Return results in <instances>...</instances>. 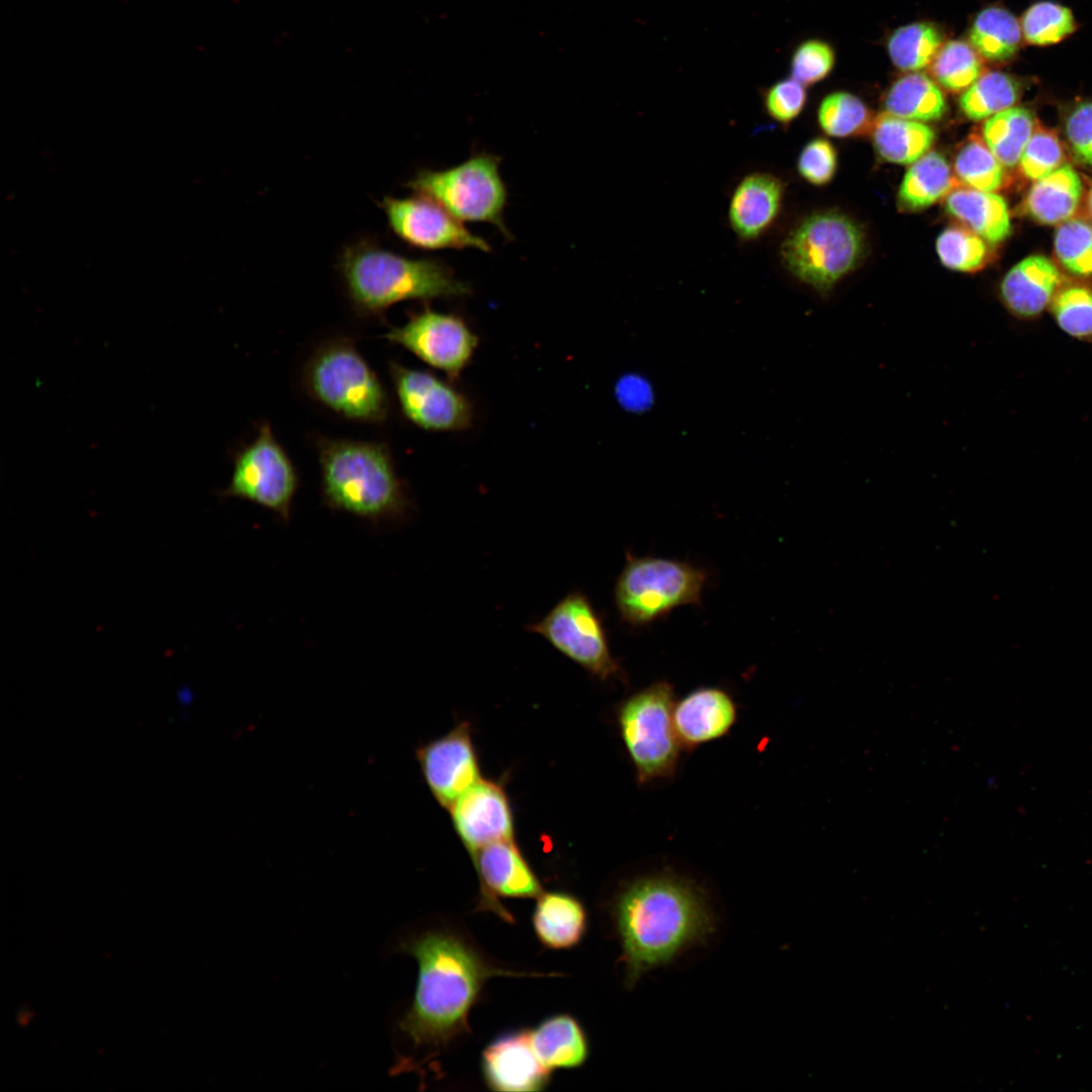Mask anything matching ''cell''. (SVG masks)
<instances>
[{
  "mask_svg": "<svg viewBox=\"0 0 1092 1092\" xmlns=\"http://www.w3.org/2000/svg\"><path fill=\"white\" fill-rule=\"evenodd\" d=\"M1020 92V83L1014 76L989 71L962 93L959 107L968 119L981 121L1014 106Z\"/></svg>",
  "mask_w": 1092,
  "mask_h": 1092,
  "instance_id": "cell-31",
  "label": "cell"
},
{
  "mask_svg": "<svg viewBox=\"0 0 1092 1092\" xmlns=\"http://www.w3.org/2000/svg\"><path fill=\"white\" fill-rule=\"evenodd\" d=\"M532 1046L549 1070L580 1067L587 1059L588 1043L578 1022L567 1014L550 1017L530 1030Z\"/></svg>",
  "mask_w": 1092,
  "mask_h": 1092,
  "instance_id": "cell-27",
  "label": "cell"
},
{
  "mask_svg": "<svg viewBox=\"0 0 1092 1092\" xmlns=\"http://www.w3.org/2000/svg\"><path fill=\"white\" fill-rule=\"evenodd\" d=\"M469 853L498 840L514 839V820L502 786L480 779L448 809Z\"/></svg>",
  "mask_w": 1092,
  "mask_h": 1092,
  "instance_id": "cell-17",
  "label": "cell"
},
{
  "mask_svg": "<svg viewBox=\"0 0 1092 1092\" xmlns=\"http://www.w3.org/2000/svg\"><path fill=\"white\" fill-rule=\"evenodd\" d=\"M1087 202H1088V209H1089V212H1090V214H1091V216H1092V188H1091V190H1090V192H1089V194H1088V200H1087Z\"/></svg>",
  "mask_w": 1092,
  "mask_h": 1092,
  "instance_id": "cell-45",
  "label": "cell"
},
{
  "mask_svg": "<svg viewBox=\"0 0 1092 1092\" xmlns=\"http://www.w3.org/2000/svg\"><path fill=\"white\" fill-rule=\"evenodd\" d=\"M1020 22L1022 37L1030 44H1055L1076 30L1072 11L1053 1H1039L1028 7Z\"/></svg>",
  "mask_w": 1092,
  "mask_h": 1092,
  "instance_id": "cell-37",
  "label": "cell"
},
{
  "mask_svg": "<svg viewBox=\"0 0 1092 1092\" xmlns=\"http://www.w3.org/2000/svg\"><path fill=\"white\" fill-rule=\"evenodd\" d=\"M480 886L478 909L488 910L507 922L514 919L500 904L503 898H538L541 884L514 839L491 842L472 852Z\"/></svg>",
  "mask_w": 1092,
  "mask_h": 1092,
  "instance_id": "cell-16",
  "label": "cell"
},
{
  "mask_svg": "<svg viewBox=\"0 0 1092 1092\" xmlns=\"http://www.w3.org/2000/svg\"><path fill=\"white\" fill-rule=\"evenodd\" d=\"M383 338L398 345L451 379L460 376L478 346V337L459 315L425 307Z\"/></svg>",
  "mask_w": 1092,
  "mask_h": 1092,
  "instance_id": "cell-12",
  "label": "cell"
},
{
  "mask_svg": "<svg viewBox=\"0 0 1092 1092\" xmlns=\"http://www.w3.org/2000/svg\"><path fill=\"white\" fill-rule=\"evenodd\" d=\"M297 487L296 468L265 422L253 442L236 453L231 481L220 494L255 503L288 522Z\"/></svg>",
  "mask_w": 1092,
  "mask_h": 1092,
  "instance_id": "cell-10",
  "label": "cell"
},
{
  "mask_svg": "<svg viewBox=\"0 0 1092 1092\" xmlns=\"http://www.w3.org/2000/svg\"><path fill=\"white\" fill-rule=\"evenodd\" d=\"M806 100L805 86L792 77L774 83L762 93L765 113L783 125L791 123L802 112Z\"/></svg>",
  "mask_w": 1092,
  "mask_h": 1092,
  "instance_id": "cell-42",
  "label": "cell"
},
{
  "mask_svg": "<svg viewBox=\"0 0 1092 1092\" xmlns=\"http://www.w3.org/2000/svg\"><path fill=\"white\" fill-rule=\"evenodd\" d=\"M706 580L704 569L687 562L629 556L615 585V604L624 622L645 625L676 607L700 604Z\"/></svg>",
  "mask_w": 1092,
  "mask_h": 1092,
  "instance_id": "cell-9",
  "label": "cell"
},
{
  "mask_svg": "<svg viewBox=\"0 0 1092 1092\" xmlns=\"http://www.w3.org/2000/svg\"><path fill=\"white\" fill-rule=\"evenodd\" d=\"M499 163L495 155L477 154L448 169L419 170L406 187L433 200L458 220L493 224L510 239L504 221L508 192Z\"/></svg>",
  "mask_w": 1092,
  "mask_h": 1092,
  "instance_id": "cell-8",
  "label": "cell"
},
{
  "mask_svg": "<svg viewBox=\"0 0 1092 1092\" xmlns=\"http://www.w3.org/2000/svg\"><path fill=\"white\" fill-rule=\"evenodd\" d=\"M612 915L628 988L647 972L704 943L715 931L703 889L672 872L640 876L625 884L614 899Z\"/></svg>",
  "mask_w": 1092,
  "mask_h": 1092,
  "instance_id": "cell-1",
  "label": "cell"
},
{
  "mask_svg": "<svg viewBox=\"0 0 1092 1092\" xmlns=\"http://www.w3.org/2000/svg\"><path fill=\"white\" fill-rule=\"evenodd\" d=\"M388 368L400 410L414 425L429 432H457L472 426V403L449 382L396 362Z\"/></svg>",
  "mask_w": 1092,
  "mask_h": 1092,
  "instance_id": "cell-13",
  "label": "cell"
},
{
  "mask_svg": "<svg viewBox=\"0 0 1092 1092\" xmlns=\"http://www.w3.org/2000/svg\"><path fill=\"white\" fill-rule=\"evenodd\" d=\"M870 135L876 153L885 161L910 165L929 152L935 131L924 122L882 112L875 116Z\"/></svg>",
  "mask_w": 1092,
  "mask_h": 1092,
  "instance_id": "cell-26",
  "label": "cell"
},
{
  "mask_svg": "<svg viewBox=\"0 0 1092 1092\" xmlns=\"http://www.w3.org/2000/svg\"><path fill=\"white\" fill-rule=\"evenodd\" d=\"M675 701L673 687L658 680L617 707L619 733L639 786L670 779L677 770L682 748L673 724Z\"/></svg>",
  "mask_w": 1092,
  "mask_h": 1092,
  "instance_id": "cell-7",
  "label": "cell"
},
{
  "mask_svg": "<svg viewBox=\"0 0 1092 1092\" xmlns=\"http://www.w3.org/2000/svg\"><path fill=\"white\" fill-rule=\"evenodd\" d=\"M834 60V52L827 42L819 39L806 40L793 53L792 78L804 86L813 85L830 73Z\"/></svg>",
  "mask_w": 1092,
  "mask_h": 1092,
  "instance_id": "cell-41",
  "label": "cell"
},
{
  "mask_svg": "<svg viewBox=\"0 0 1092 1092\" xmlns=\"http://www.w3.org/2000/svg\"><path fill=\"white\" fill-rule=\"evenodd\" d=\"M417 759L429 790L447 810L481 779L467 723L421 746Z\"/></svg>",
  "mask_w": 1092,
  "mask_h": 1092,
  "instance_id": "cell-15",
  "label": "cell"
},
{
  "mask_svg": "<svg viewBox=\"0 0 1092 1092\" xmlns=\"http://www.w3.org/2000/svg\"><path fill=\"white\" fill-rule=\"evenodd\" d=\"M943 206L957 223L989 244L1005 241L1011 234L1010 213L1005 199L994 193L959 186L943 198Z\"/></svg>",
  "mask_w": 1092,
  "mask_h": 1092,
  "instance_id": "cell-22",
  "label": "cell"
},
{
  "mask_svg": "<svg viewBox=\"0 0 1092 1092\" xmlns=\"http://www.w3.org/2000/svg\"><path fill=\"white\" fill-rule=\"evenodd\" d=\"M316 445L327 507L370 522L406 515L410 500L386 444L321 438Z\"/></svg>",
  "mask_w": 1092,
  "mask_h": 1092,
  "instance_id": "cell-4",
  "label": "cell"
},
{
  "mask_svg": "<svg viewBox=\"0 0 1092 1092\" xmlns=\"http://www.w3.org/2000/svg\"><path fill=\"white\" fill-rule=\"evenodd\" d=\"M863 253L861 229L853 219L833 210L802 219L780 249L785 268L822 295L857 267Z\"/></svg>",
  "mask_w": 1092,
  "mask_h": 1092,
  "instance_id": "cell-6",
  "label": "cell"
},
{
  "mask_svg": "<svg viewBox=\"0 0 1092 1092\" xmlns=\"http://www.w3.org/2000/svg\"><path fill=\"white\" fill-rule=\"evenodd\" d=\"M961 186L953 169L939 152L929 151L910 164L897 195L901 211L924 210Z\"/></svg>",
  "mask_w": 1092,
  "mask_h": 1092,
  "instance_id": "cell-23",
  "label": "cell"
},
{
  "mask_svg": "<svg viewBox=\"0 0 1092 1092\" xmlns=\"http://www.w3.org/2000/svg\"><path fill=\"white\" fill-rule=\"evenodd\" d=\"M1063 161L1064 150L1057 134L1036 124L1018 163L1021 173L1036 181L1062 166Z\"/></svg>",
  "mask_w": 1092,
  "mask_h": 1092,
  "instance_id": "cell-40",
  "label": "cell"
},
{
  "mask_svg": "<svg viewBox=\"0 0 1092 1092\" xmlns=\"http://www.w3.org/2000/svg\"><path fill=\"white\" fill-rule=\"evenodd\" d=\"M1035 126L1029 109L1012 106L985 120L982 139L1003 167L1013 168L1019 163Z\"/></svg>",
  "mask_w": 1092,
  "mask_h": 1092,
  "instance_id": "cell-30",
  "label": "cell"
},
{
  "mask_svg": "<svg viewBox=\"0 0 1092 1092\" xmlns=\"http://www.w3.org/2000/svg\"><path fill=\"white\" fill-rule=\"evenodd\" d=\"M818 123L834 138H853L870 134L875 116L857 96L848 92L827 95L818 108Z\"/></svg>",
  "mask_w": 1092,
  "mask_h": 1092,
  "instance_id": "cell-35",
  "label": "cell"
},
{
  "mask_svg": "<svg viewBox=\"0 0 1092 1092\" xmlns=\"http://www.w3.org/2000/svg\"><path fill=\"white\" fill-rule=\"evenodd\" d=\"M1065 129L1075 156L1092 168V101L1083 102L1070 112Z\"/></svg>",
  "mask_w": 1092,
  "mask_h": 1092,
  "instance_id": "cell-44",
  "label": "cell"
},
{
  "mask_svg": "<svg viewBox=\"0 0 1092 1092\" xmlns=\"http://www.w3.org/2000/svg\"><path fill=\"white\" fill-rule=\"evenodd\" d=\"M527 630L542 636L599 679L622 677L602 621L584 594H568L542 620L528 625Z\"/></svg>",
  "mask_w": 1092,
  "mask_h": 1092,
  "instance_id": "cell-11",
  "label": "cell"
},
{
  "mask_svg": "<svg viewBox=\"0 0 1092 1092\" xmlns=\"http://www.w3.org/2000/svg\"><path fill=\"white\" fill-rule=\"evenodd\" d=\"M983 71L982 57L970 42L960 39L943 43L930 64L934 81L951 93L964 92Z\"/></svg>",
  "mask_w": 1092,
  "mask_h": 1092,
  "instance_id": "cell-34",
  "label": "cell"
},
{
  "mask_svg": "<svg viewBox=\"0 0 1092 1092\" xmlns=\"http://www.w3.org/2000/svg\"><path fill=\"white\" fill-rule=\"evenodd\" d=\"M1082 196V182L1069 164L1033 182L1024 200V210L1035 221L1057 224L1071 218Z\"/></svg>",
  "mask_w": 1092,
  "mask_h": 1092,
  "instance_id": "cell-25",
  "label": "cell"
},
{
  "mask_svg": "<svg viewBox=\"0 0 1092 1092\" xmlns=\"http://www.w3.org/2000/svg\"><path fill=\"white\" fill-rule=\"evenodd\" d=\"M886 112L920 121L940 120L947 111L941 87L922 72H909L897 79L884 99Z\"/></svg>",
  "mask_w": 1092,
  "mask_h": 1092,
  "instance_id": "cell-28",
  "label": "cell"
},
{
  "mask_svg": "<svg viewBox=\"0 0 1092 1092\" xmlns=\"http://www.w3.org/2000/svg\"><path fill=\"white\" fill-rule=\"evenodd\" d=\"M737 717L735 701L717 687L695 689L673 707L675 733L682 750L689 752L726 736Z\"/></svg>",
  "mask_w": 1092,
  "mask_h": 1092,
  "instance_id": "cell-19",
  "label": "cell"
},
{
  "mask_svg": "<svg viewBox=\"0 0 1092 1092\" xmlns=\"http://www.w3.org/2000/svg\"><path fill=\"white\" fill-rule=\"evenodd\" d=\"M969 38L982 59L994 63L1006 62L1012 59L1020 48V22L1005 8L987 7L974 19Z\"/></svg>",
  "mask_w": 1092,
  "mask_h": 1092,
  "instance_id": "cell-29",
  "label": "cell"
},
{
  "mask_svg": "<svg viewBox=\"0 0 1092 1092\" xmlns=\"http://www.w3.org/2000/svg\"><path fill=\"white\" fill-rule=\"evenodd\" d=\"M784 183L774 174L753 172L735 187L729 202L728 221L738 238L751 241L774 224L781 211Z\"/></svg>",
  "mask_w": 1092,
  "mask_h": 1092,
  "instance_id": "cell-21",
  "label": "cell"
},
{
  "mask_svg": "<svg viewBox=\"0 0 1092 1092\" xmlns=\"http://www.w3.org/2000/svg\"><path fill=\"white\" fill-rule=\"evenodd\" d=\"M586 912L575 897L561 893H542L533 915L539 940L547 947L561 949L577 944L586 930Z\"/></svg>",
  "mask_w": 1092,
  "mask_h": 1092,
  "instance_id": "cell-24",
  "label": "cell"
},
{
  "mask_svg": "<svg viewBox=\"0 0 1092 1092\" xmlns=\"http://www.w3.org/2000/svg\"><path fill=\"white\" fill-rule=\"evenodd\" d=\"M1061 285L1062 275L1057 266L1044 256L1032 255L1005 274L999 293L1011 314L1030 320L1051 305Z\"/></svg>",
  "mask_w": 1092,
  "mask_h": 1092,
  "instance_id": "cell-20",
  "label": "cell"
},
{
  "mask_svg": "<svg viewBox=\"0 0 1092 1092\" xmlns=\"http://www.w3.org/2000/svg\"><path fill=\"white\" fill-rule=\"evenodd\" d=\"M1051 311L1059 328L1080 341L1092 343V290L1082 285L1061 287Z\"/></svg>",
  "mask_w": 1092,
  "mask_h": 1092,
  "instance_id": "cell-39",
  "label": "cell"
},
{
  "mask_svg": "<svg viewBox=\"0 0 1092 1092\" xmlns=\"http://www.w3.org/2000/svg\"><path fill=\"white\" fill-rule=\"evenodd\" d=\"M953 172L965 187L995 192L1005 183L1003 165L988 148L982 136L972 133L958 148Z\"/></svg>",
  "mask_w": 1092,
  "mask_h": 1092,
  "instance_id": "cell-32",
  "label": "cell"
},
{
  "mask_svg": "<svg viewBox=\"0 0 1092 1092\" xmlns=\"http://www.w3.org/2000/svg\"><path fill=\"white\" fill-rule=\"evenodd\" d=\"M935 246L942 265L953 271L974 273L989 262L987 242L960 223L944 229Z\"/></svg>",
  "mask_w": 1092,
  "mask_h": 1092,
  "instance_id": "cell-36",
  "label": "cell"
},
{
  "mask_svg": "<svg viewBox=\"0 0 1092 1092\" xmlns=\"http://www.w3.org/2000/svg\"><path fill=\"white\" fill-rule=\"evenodd\" d=\"M339 268L352 306L363 316H382L392 304L471 294L467 282L444 262L407 258L360 241L341 253Z\"/></svg>",
  "mask_w": 1092,
  "mask_h": 1092,
  "instance_id": "cell-3",
  "label": "cell"
},
{
  "mask_svg": "<svg viewBox=\"0 0 1092 1092\" xmlns=\"http://www.w3.org/2000/svg\"><path fill=\"white\" fill-rule=\"evenodd\" d=\"M391 231L405 244L428 251L477 249L489 252L482 238L468 231L442 206L416 195L397 198L386 196L380 202Z\"/></svg>",
  "mask_w": 1092,
  "mask_h": 1092,
  "instance_id": "cell-14",
  "label": "cell"
},
{
  "mask_svg": "<svg viewBox=\"0 0 1092 1092\" xmlns=\"http://www.w3.org/2000/svg\"><path fill=\"white\" fill-rule=\"evenodd\" d=\"M302 382L310 397L347 420L380 425L388 418L385 387L348 338L318 346L305 365Z\"/></svg>",
  "mask_w": 1092,
  "mask_h": 1092,
  "instance_id": "cell-5",
  "label": "cell"
},
{
  "mask_svg": "<svg viewBox=\"0 0 1092 1092\" xmlns=\"http://www.w3.org/2000/svg\"><path fill=\"white\" fill-rule=\"evenodd\" d=\"M943 44L937 26L929 22H914L897 28L888 40L892 63L901 71L918 72L931 64Z\"/></svg>",
  "mask_w": 1092,
  "mask_h": 1092,
  "instance_id": "cell-33",
  "label": "cell"
},
{
  "mask_svg": "<svg viewBox=\"0 0 1092 1092\" xmlns=\"http://www.w3.org/2000/svg\"><path fill=\"white\" fill-rule=\"evenodd\" d=\"M1058 261L1070 274L1092 276V223L1080 217L1062 222L1055 235Z\"/></svg>",
  "mask_w": 1092,
  "mask_h": 1092,
  "instance_id": "cell-38",
  "label": "cell"
},
{
  "mask_svg": "<svg viewBox=\"0 0 1092 1092\" xmlns=\"http://www.w3.org/2000/svg\"><path fill=\"white\" fill-rule=\"evenodd\" d=\"M402 951L419 966L414 1002L399 1022L416 1046L445 1049L468 1030V1014L485 981L527 976L488 965L466 941L445 931H427L403 941Z\"/></svg>",
  "mask_w": 1092,
  "mask_h": 1092,
  "instance_id": "cell-2",
  "label": "cell"
},
{
  "mask_svg": "<svg viewBox=\"0 0 1092 1092\" xmlns=\"http://www.w3.org/2000/svg\"><path fill=\"white\" fill-rule=\"evenodd\" d=\"M836 168V150L828 140L823 138H816L807 143L797 160L800 176L815 186L828 184L834 177Z\"/></svg>",
  "mask_w": 1092,
  "mask_h": 1092,
  "instance_id": "cell-43",
  "label": "cell"
},
{
  "mask_svg": "<svg viewBox=\"0 0 1092 1092\" xmlns=\"http://www.w3.org/2000/svg\"><path fill=\"white\" fill-rule=\"evenodd\" d=\"M481 1067L486 1084L495 1091H541L550 1079L532 1046L530 1030L494 1039L482 1053Z\"/></svg>",
  "mask_w": 1092,
  "mask_h": 1092,
  "instance_id": "cell-18",
  "label": "cell"
}]
</instances>
